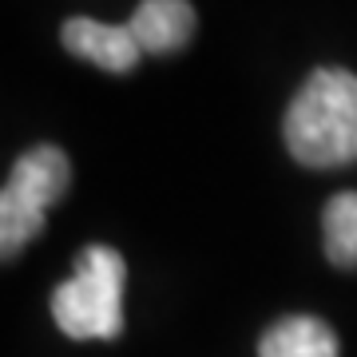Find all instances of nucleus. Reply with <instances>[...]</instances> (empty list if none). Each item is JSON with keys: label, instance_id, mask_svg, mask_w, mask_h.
<instances>
[{"label": "nucleus", "instance_id": "nucleus-2", "mask_svg": "<svg viewBox=\"0 0 357 357\" xmlns=\"http://www.w3.org/2000/svg\"><path fill=\"white\" fill-rule=\"evenodd\" d=\"M123 282L128 266L115 246H84L72 278L52 294V318L72 342H112L123 333Z\"/></svg>", "mask_w": 357, "mask_h": 357}, {"label": "nucleus", "instance_id": "nucleus-6", "mask_svg": "<svg viewBox=\"0 0 357 357\" xmlns=\"http://www.w3.org/2000/svg\"><path fill=\"white\" fill-rule=\"evenodd\" d=\"M258 357H337V337L321 318L298 314V318L274 321L262 333Z\"/></svg>", "mask_w": 357, "mask_h": 357}, {"label": "nucleus", "instance_id": "nucleus-5", "mask_svg": "<svg viewBox=\"0 0 357 357\" xmlns=\"http://www.w3.org/2000/svg\"><path fill=\"white\" fill-rule=\"evenodd\" d=\"M131 36L143 52L167 56L178 52L195 32V8L187 0H139V8L128 20Z\"/></svg>", "mask_w": 357, "mask_h": 357}, {"label": "nucleus", "instance_id": "nucleus-3", "mask_svg": "<svg viewBox=\"0 0 357 357\" xmlns=\"http://www.w3.org/2000/svg\"><path fill=\"white\" fill-rule=\"evenodd\" d=\"M68 183H72V163L52 143L28 147L16 159L8 183L0 187V262L16 258L44 230V215L64 199Z\"/></svg>", "mask_w": 357, "mask_h": 357}, {"label": "nucleus", "instance_id": "nucleus-4", "mask_svg": "<svg viewBox=\"0 0 357 357\" xmlns=\"http://www.w3.org/2000/svg\"><path fill=\"white\" fill-rule=\"evenodd\" d=\"M60 40H64V48L72 56L100 64L103 72H131L143 56V48L135 44L128 24H103V20H91V16L64 20Z\"/></svg>", "mask_w": 357, "mask_h": 357}, {"label": "nucleus", "instance_id": "nucleus-1", "mask_svg": "<svg viewBox=\"0 0 357 357\" xmlns=\"http://www.w3.org/2000/svg\"><path fill=\"white\" fill-rule=\"evenodd\" d=\"M286 151L302 167L330 171L357 163V76L318 68L286 107Z\"/></svg>", "mask_w": 357, "mask_h": 357}, {"label": "nucleus", "instance_id": "nucleus-7", "mask_svg": "<svg viewBox=\"0 0 357 357\" xmlns=\"http://www.w3.org/2000/svg\"><path fill=\"white\" fill-rule=\"evenodd\" d=\"M321 243L333 266L357 270V191L333 195L321 211Z\"/></svg>", "mask_w": 357, "mask_h": 357}]
</instances>
